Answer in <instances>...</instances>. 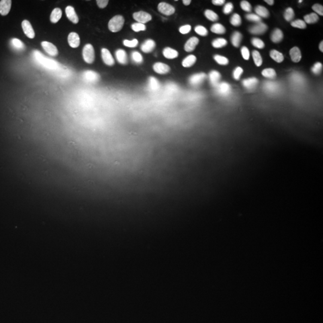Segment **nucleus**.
Instances as JSON below:
<instances>
[{"label":"nucleus","instance_id":"nucleus-12","mask_svg":"<svg viewBox=\"0 0 323 323\" xmlns=\"http://www.w3.org/2000/svg\"><path fill=\"white\" fill-rule=\"evenodd\" d=\"M22 27L26 37L31 39L35 37V32L30 22L28 20H23V22H22Z\"/></svg>","mask_w":323,"mask_h":323},{"label":"nucleus","instance_id":"nucleus-57","mask_svg":"<svg viewBox=\"0 0 323 323\" xmlns=\"http://www.w3.org/2000/svg\"><path fill=\"white\" fill-rule=\"evenodd\" d=\"M212 3L213 4L216 6H222L225 3L224 0H213L212 1Z\"/></svg>","mask_w":323,"mask_h":323},{"label":"nucleus","instance_id":"nucleus-51","mask_svg":"<svg viewBox=\"0 0 323 323\" xmlns=\"http://www.w3.org/2000/svg\"><path fill=\"white\" fill-rule=\"evenodd\" d=\"M242 73H243V69L240 67H236V68L234 69L233 73V78L236 80H239Z\"/></svg>","mask_w":323,"mask_h":323},{"label":"nucleus","instance_id":"nucleus-30","mask_svg":"<svg viewBox=\"0 0 323 323\" xmlns=\"http://www.w3.org/2000/svg\"><path fill=\"white\" fill-rule=\"evenodd\" d=\"M255 12L256 14L259 16L260 18H266L269 16V12L267 8L265 7L261 6H258L255 8Z\"/></svg>","mask_w":323,"mask_h":323},{"label":"nucleus","instance_id":"nucleus-40","mask_svg":"<svg viewBox=\"0 0 323 323\" xmlns=\"http://www.w3.org/2000/svg\"><path fill=\"white\" fill-rule=\"evenodd\" d=\"M284 19H286V20L288 22L292 21L293 19H294V10L292 8L288 7L286 9L284 14Z\"/></svg>","mask_w":323,"mask_h":323},{"label":"nucleus","instance_id":"nucleus-58","mask_svg":"<svg viewBox=\"0 0 323 323\" xmlns=\"http://www.w3.org/2000/svg\"><path fill=\"white\" fill-rule=\"evenodd\" d=\"M267 4H268L270 6H272L274 4V1L273 0H265V1Z\"/></svg>","mask_w":323,"mask_h":323},{"label":"nucleus","instance_id":"nucleus-43","mask_svg":"<svg viewBox=\"0 0 323 323\" xmlns=\"http://www.w3.org/2000/svg\"><path fill=\"white\" fill-rule=\"evenodd\" d=\"M194 31L198 35L200 36H202V37L206 36L208 35V30H206V28H205L204 26H201V25L196 26L194 28Z\"/></svg>","mask_w":323,"mask_h":323},{"label":"nucleus","instance_id":"nucleus-6","mask_svg":"<svg viewBox=\"0 0 323 323\" xmlns=\"http://www.w3.org/2000/svg\"><path fill=\"white\" fill-rule=\"evenodd\" d=\"M206 75L204 73H197L191 75L189 79V82L193 86H199L205 80Z\"/></svg>","mask_w":323,"mask_h":323},{"label":"nucleus","instance_id":"nucleus-41","mask_svg":"<svg viewBox=\"0 0 323 323\" xmlns=\"http://www.w3.org/2000/svg\"><path fill=\"white\" fill-rule=\"evenodd\" d=\"M230 24L235 26H238L241 24V16L235 13L231 17L230 20Z\"/></svg>","mask_w":323,"mask_h":323},{"label":"nucleus","instance_id":"nucleus-18","mask_svg":"<svg viewBox=\"0 0 323 323\" xmlns=\"http://www.w3.org/2000/svg\"><path fill=\"white\" fill-rule=\"evenodd\" d=\"M12 6L11 0H2L0 1V14L6 16L10 12Z\"/></svg>","mask_w":323,"mask_h":323},{"label":"nucleus","instance_id":"nucleus-48","mask_svg":"<svg viewBox=\"0 0 323 323\" xmlns=\"http://www.w3.org/2000/svg\"><path fill=\"white\" fill-rule=\"evenodd\" d=\"M245 18H246V19H247V20H249V21L255 22H256L257 24V23H260V22H261V18H260L259 16H257V14H253V13H249V14H246Z\"/></svg>","mask_w":323,"mask_h":323},{"label":"nucleus","instance_id":"nucleus-23","mask_svg":"<svg viewBox=\"0 0 323 323\" xmlns=\"http://www.w3.org/2000/svg\"><path fill=\"white\" fill-rule=\"evenodd\" d=\"M221 74L219 72L216 70H212L209 74V80L212 86L216 87L219 83L221 79Z\"/></svg>","mask_w":323,"mask_h":323},{"label":"nucleus","instance_id":"nucleus-27","mask_svg":"<svg viewBox=\"0 0 323 323\" xmlns=\"http://www.w3.org/2000/svg\"><path fill=\"white\" fill-rule=\"evenodd\" d=\"M283 33L281 30L278 28H276L275 30H273L272 34H271V40L272 41L275 43H280V41L283 39Z\"/></svg>","mask_w":323,"mask_h":323},{"label":"nucleus","instance_id":"nucleus-39","mask_svg":"<svg viewBox=\"0 0 323 323\" xmlns=\"http://www.w3.org/2000/svg\"><path fill=\"white\" fill-rule=\"evenodd\" d=\"M205 16L207 19L212 22H216L218 19L217 14L211 10H205Z\"/></svg>","mask_w":323,"mask_h":323},{"label":"nucleus","instance_id":"nucleus-13","mask_svg":"<svg viewBox=\"0 0 323 323\" xmlns=\"http://www.w3.org/2000/svg\"><path fill=\"white\" fill-rule=\"evenodd\" d=\"M153 68L159 74H166L170 71V67L168 65L162 62L155 63L153 66Z\"/></svg>","mask_w":323,"mask_h":323},{"label":"nucleus","instance_id":"nucleus-1","mask_svg":"<svg viewBox=\"0 0 323 323\" xmlns=\"http://www.w3.org/2000/svg\"><path fill=\"white\" fill-rule=\"evenodd\" d=\"M32 56L36 62H37V63L40 64L44 68L53 71L59 70L60 69L61 64L52 59L44 56L43 54L38 50H35L33 52Z\"/></svg>","mask_w":323,"mask_h":323},{"label":"nucleus","instance_id":"nucleus-53","mask_svg":"<svg viewBox=\"0 0 323 323\" xmlns=\"http://www.w3.org/2000/svg\"><path fill=\"white\" fill-rule=\"evenodd\" d=\"M312 10L315 12L316 14H318L319 15L323 16V7L322 5H320L319 4H315L312 6Z\"/></svg>","mask_w":323,"mask_h":323},{"label":"nucleus","instance_id":"nucleus-38","mask_svg":"<svg viewBox=\"0 0 323 323\" xmlns=\"http://www.w3.org/2000/svg\"><path fill=\"white\" fill-rule=\"evenodd\" d=\"M252 56L254 60L255 64L257 67H260L262 65V57H261L260 53L257 50H253L252 52Z\"/></svg>","mask_w":323,"mask_h":323},{"label":"nucleus","instance_id":"nucleus-28","mask_svg":"<svg viewBox=\"0 0 323 323\" xmlns=\"http://www.w3.org/2000/svg\"><path fill=\"white\" fill-rule=\"evenodd\" d=\"M242 39V35L241 32L235 31L233 33L231 37V42L234 47H238L241 44Z\"/></svg>","mask_w":323,"mask_h":323},{"label":"nucleus","instance_id":"nucleus-49","mask_svg":"<svg viewBox=\"0 0 323 323\" xmlns=\"http://www.w3.org/2000/svg\"><path fill=\"white\" fill-rule=\"evenodd\" d=\"M124 46L128 47H137L138 44V41L137 39H133L132 40H124L123 42Z\"/></svg>","mask_w":323,"mask_h":323},{"label":"nucleus","instance_id":"nucleus-52","mask_svg":"<svg viewBox=\"0 0 323 323\" xmlns=\"http://www.w3.org/2000/svg\"><path fill=\"white\" fill-rule=\"evenodd\" d=\"M233 10V5L231 3H227L223 8V13L225 14H229Z\"/></svg>","mask_w":323,"mask_h":323},{"label":"nucleus","instance_id":"nucleus-25","mask_svg":"<svg viewBox=\"0 0 323 323\" xmlns=\"http://www.w3.org/2000/svg\"><path fill=\"white\" fill-rule=\"evenodd\" d=\"M62 10L59 8H55L52 12L50 14V22L53 24L57 23L62 17Z\"/></svg>","mask_w":323,"mask_h":323},{"label":"nucleus","instance_id":"nucleus-14","mask_svg":"<svg viewBox=\"0 0 323 323\" xmlns=\"http://www.w3.org/2000/svg\"><path fill=\"white\" fill-rule=\"evenodd\" d=\"M69 45L73 48H77L80 46V38L78 34L74 32H70L68 37Z\"/></svg>","mask_w":323,"mask_h":323},{"label":"nucleus","instance_id":"nucleus-5","mask_svg":"<svg viewBox=\"0 0 323 323\" xmlns=\"http://www.w3.org/2000/svg\"><path fill=\"white\" fill-rule=\"evenodd\" d=\"M82 77L84 81L90 83H96L100 80L99 74L92 70H87L83 73Z\"/></svg>","mask_w":323,"mask_h":323},{"label":"nucleus","instance_id":"nucleus-32","mask_svg":"<svg viewBox=\"0 0 323 323\" xmlns=\"http://www.w3.org/2000/svg\"><path fill=\"white\" fill-rule=\"evenodd\" d=\"M304 22L308 24H315L319 20V17L315 13H311L304 16Z\"/></svg>","mask_w":323,"mask_h":323},{"label":"nucleus","instance_id":"nucleus-55","mask_svg":"<svg viewBox=\"0 0 323 323\" xmlns=\"http://www.w3.org/2000/svg\"><path fill=\"white\" fill-rule=\"evenodd\" d=\"M192 27L189 25H183L179 28V31L182 34H186L191 31Z\"/></svg>","mask_w":323,"mask_h":323},{"label":"nucleus","instance_id":"nucleus-3","mask_svg":"<svg viewBox=\"0 0 323 323\" xmlns=\"http://www.w3.org/2000/svg\"><path fill=\"white\" fill-rule=\"evenodd\" d=\"M83 57L85 62L91 64L95 61V50L93 46L90 44H86L83 49Z\"/></svg>","mask_w":323,"mask_h":323},{"label":"nucleus","instance_id":"nucleus-8","mask_svg":"<svg viewBox=\"0 0 323 323\" xmlns=\"http://www.w3.org/2000/svg\"><path fill=\"white\" fill-rule=\"evenodd\" d=\"M157 8H158V10L159 11V12L165 15H167V16L172 15L175 12V9L174 7L170 5L168 3H165V2L160 3L158 4Z\"/></svg>","mask_w":323,"mask_h":323},{"label":"nucleus","instance_id":"nucleus-17","mask_svg":"<svg viewBox=\"0 0 323 323\" xmlns=\"http://www.w3.org/2000/svg\"><path fill=\"white\" fill-rule=\"evenodd\" d=\"M199 43V39L196 37L189 38L184 45V50L187 52H191L195 49L196 47Z\"/></svg>","mask_w":323,"mask_h":323},{"label":"nucleus","instance_id":"nucleus-42","mask_svg":"<svg viewBox=\"0 0 323 323\" xmlns=\"http://www.w3.org/2000/svg\"><path fill=\"white\" fill-rule=\"evenodd\" d=\"M214 59L217 63L221 65H227L229 63L228 59L224 56L216 55L214 56Z\"/></svg>","mask_w":323,"mask_h":323},{"label":"nucleus","instance_id":"nucleus-4","mask_svg":"<svg viewBox=\"0 0 323 323\" xmlns=\"http://www.w3.org/2000/svg\"><path fill=\"white\" fill-rule=\"evenodd\" d=\"M215 88L216 93L223 97L229 96L232 92L231 86L226 82L219 83Z\"/></svg>","mask_w":323,"mask_h":323},{"label":"nucleus","instance_id":"nucleus-59","mask_svg":"<svg viewBox=\"0 0 323 323\" xmlns=\"http://www.w3.org/2000/svg\"><path fill=\"white\" fill-rule=\"evenodd\" d=\"M183 3L184 5L186 6H189L190 3H191V1L190 0H183Z\"/></svg>","mask_w":323,"mask_h":323},{"label":"nucleus","instance_id":"nucleus-10","mask_svg":"<svg viewBox=\"0 0 323 323\" xmlns=\"http://www.w3.org/2000/svg\"><path fill=\"white\" fill-rule=\"evenodd\" d=\"M267 26L264 23L260 22L257 23V24L251 26L249 29V31L251 34L254 35H261L266 32L267 31Z\"/></svg>","mask_w":323,"mask_h":323},{"label":"nucleus","instance_id":"nucleus-7","mask_svg":"<svg viewBox=\"0 0 323 323\" xmlns=\"http://www.w3.org/2000/svg\"><path fill=\"white\" fill-rule=\"evenodd\" d=\"M133 18L138 23H141L143 24L149 22L152 19V17L149 13L143 11L134 13L133 14Z\"/></svg>","mask_w":323,"mask_h":323},{"label":"nucleus","instance_id":"nucleus-24","mask_svg":"<svg viewBox=\"0 0 323 323\" xmlns=\"http://www.w3.org/2000/svg\"><path fill=\"white\" fill-rule=\"evenodd\" d=\"M290 55L293 62H298L302 59L300 50L298 47H294L290 50Z\"/></svg>","mask_w":323,"mask_h":323},{"label":"nucleus","instance_id":"nucleus-20","mask_svg":"<svg viewBox=\"0 0 323 323\" xmlns=\"http://www.w3.org/2000/svg\"><path fill=\"white\" fill-rule=\"evenodd\" d=\"M258 83L259 81L255 77L249 78L242 81V85L244 87H245L249 90H254L258 85Z\"/></svg>","mask_w":323,"mask_h":323},{"label":"nucleus","instance_id":"nucleus-31","mask_svg":"<svg viewBox=\"0 0 323 323\" xmlns=\"http://www.w3.org/2000/svg\"><path fill=\"white\" fill-rule=\"evenodd\" d=\"M270 56L271 58L278 63H281L284 61V55L278 50H272L270 52Z\"/></svg>","mask_w":323,"mask_h":323},{"label":"nucleus","instance_id":"nucleus-56","mask_svg":"<svg viewBox=\"0 0 323 323\" xmlns=\"http://www.w3.org/2000/svg\"><path fill=\"white\" fill-rule=\"evenodd\" d=\"M108 0H97L96 3L98 7L101 8H104L108 4Z\"/></svg>","mask_w":323,"mask_h":323},{"label":"nucleus","instance_id":"nucleus-2","mask_svg":"<svg viewBox=\"0 0 323 323\" xmlns=\"http://www.w3.org/2000/svg\"><path fill=\"white\" fill-rule=\"evenodd\" d=\"M124 24V18L121 15H117L110 19L108 22V29L112 32H118L120 31Z\"/></svg>","mask_w":323,"mask_h":323},{"label":"nucleus","instance_id":"nucleus-44","mask_svg":"<svg viewBox=\"0 0 323 323\" xmlns=\"http://www.w3.org/2000/svg\"><path fill=\"white\" fill-rule=\"evenodd\" d=\"M323 69V65L320 62L315 63L314 66L311 68V71L315 75L320 74Z\"/></svg>","mask_w":323,"mask_h":323},{"label":"nucleus","instance_id":"nucleus-26","mask_svg":"<svg viewBox=\"0 0 323 323\" xmlns=\"http://www.w3.org/2000/svg\"><path fill=\"white\" fill-rule=\"evenodd\" d=\"M163 55L168 59H173L178 56V52L171 47H166L163 50Z\"/></svg>","mask_w":323,"mask_h":323},{"label":"nucleus","instance_id":"nucleus-47","mask_svg":"<svg viewBox=\"0 0 323 323\" xmlns=\"http://www.w3.org/2000/svg\"><path fill=\"white\" fill-rule=\"evenodd\" d=\"M132 30L135 32H140V31H145L146 30L145 25L141 23H134L131 25Z\"/></svg>","mask_w":323,"mask_h":323},{"label":"nucleus","instance_id":"nucleus-46","mask_svg":"<svg viewBox=\"0 0 323 323\" xmlns=\"http://www.w3.org/2000/svg\"><path fill=\"white\" fill-rule=\"evenodd\" d=\"M251 43L252 44L258 49H262L265 47V43L264 42L258 38H253L251 40Z\"/></svg>","mask_w":323,"mask_h":323},{"label":"nucleus","instance_id":"nucleus-29","mask_svg":"<svg viewBox=\"0 0 323 323\" xmlns=\"http://www.w3.org/2000/svg\"><path fill=\"white\" fill-rule=\"evenodd\" d=\"M196 62V57L193 55H190L184 58L182 62V65L184 67L189 68L193 66Z\"/></svg>","mask_w":323,"mask_h":323},{"label":"nucleus","instance_id":"nucleus-22","mask_svg":"<svg viewBox=\"0 0 323 323\" xmlns=\"http://www.w3.org/2000/svg\"><path fill=\"white\" fill-rule=\"evenodd\" d=\"M115 56L118 62L122 65H126L128 63V56L126 52L123 49H118L115 52Z\"/></svg>","mask_w":323,"mask_h":323},{"label":"nucleus","instance_id":"nucleus-37","mask_svg":"<svg viewBox=\"0 0 323 323\" xmlns=\"http://www.w3.org/2000/svg\"><path fill=\"white\" fill-rule=\"evenodd\" d=\"M227 44V41L226 39L223 38H218L214 40L212 42V45L214 48H222L226 46Z\"/></svg>","mask_w":323,"mask_h":323},{"label":"nucleus","instance_id":"nucleus-21","mask_svg":"<svg viewBox=\"0 0 323 323\" xmlns=\"http://www.w3.org/2000/svg\"><path fill=\"white\" fill-rule=\"evenodd\" d=\"M161 87L159 80L154 77H150L147 82V88L150 91H157Z\"/></svg>","mask_w":323,"mask_h":323},{"label":"nucleus","instance_id":"nucleus-34","mask_svg":"<svg viewBox=\"0 0 323 323\" xmlns=\"http://www.w3.org/2000/svg\"><path fill=\"white\" fill-rule=\"evenodd\" d=\"M11 44L13 47L17 50H23L25 49V44L18 38H13L11 40Z\"/></svg>","mask_w":323,"mask_h":323},{"label":"nucleus","instance_id":"nucleus-11","mask_svg":"<svg viewBox=\"0 0 323 323\" xmlns=\"http://www.w3.org/2000/svg\"><path fill=\"white\" fill-rule=\"evenodd\" d=\"M101 57L103 62L108 66H112L114 65L115 61L112 56V53L108 49L103 48L101 50Z\"/></svg>","mask_w":323,"mask_h":323},{"label":"nucleus","instance_id":"nucleus-33","mask_svg":"<svg viewBox=\"0 0 323 323\" xmlns=\"http://www.w3.org/2000/svg\"><path fill=\"white\" fill-rule=\"evenodd\" d=\"M211 31L215 34H223L226 32V28H224L223 25L218 23H216L212 25Z\"/></svg>","mask_w":323,"mask_h":323},{"label":"nucleus","instance_id":"nucleus-54","mask_svg":"<svg viewBox=\"0 0 323 323\" xmlns=\"http://www.w3.org/2000/svg\"><path fill=\"white\" fill-rule=\"evenodd\" d=\"M241 54H242L243 58L245 60H249V56H250V53H249V49L247 47L244 46L241 48Z\"/></svg>","mask_w":323,"mask_h":323},{"label":"nucleus","instance_id":"nucleus-36","mask_svg":"<svg viewBox=\"0 0 323 323\" xmlns=\"http://www.w3.org/2000/svg\"><path fill=\"white\" fill-rule=\"evenodd\" d=\"M131 59L136 64H141L143 62V57L141 54L137 52L134 51L131 53Z\"/></svg>","mask_w":323,"mask_h":323},{"label":"nucleus","instance_id":"nucleus-60","mask_svg":"<svg viewBox=\"0 0 323 323\" xmlns=\"http://www.w3.org/2000/svg\"><path fill=\"white\" fill-rule=\"evenodd\" d=\"M319 48H320V50L323 52V41H321V43L320 44V46H319Z\"/></svg>","mask_w":323,"mask_h":323},{"label":"nucleus","instance_id":"nucleus-9","mask_svg":"<svg viewBox=\"0 0 323 323\" xmlns=\"http://www.w3.org/2000/svg\"><path fill=\"white\" fill-rule=\"evenodd\" d=\"M41 46L44 51L50 56H56L58 55V50L53 44L44 41L41 42Z\"/></svg>","mask_w":323,"mask_h":323},{"label":"nucleus","instance_id":"nucleus-45","mask_svg":"<svg viewBox=\"0 0 323 323\" xmlns=\"http://www.w3.org/2000/svg\"><path fill=\"white\" fill-rule=\"evenodd\" d=\"M291 25L293 27L297 28L299 29H304L306 28V23L304 20H300V19H298V20L293 21L291 23Z\"/></svg>","mask_w":323,"mask_h":323},{"label":"nucleus","instance_id":"nucleus-35","mask_svg":"<svg viewBox=\"0 0 323 323\" xmlns=\"http://www.w3.org/2000/svg\"><path fill=\"white\" fill-rule=\"evenodd\" d=\"M261 74L263 77L269 79H274L276 76V71H275V69L272 68H266L263 69L261 72Z\"/></svg>","mask_w":323,"mask_h":323},{"label":"nucleus","instance_id":"nucleus-15","mask_svg":"<svg viewBox=\"0 0 323 323\" xmlns=\"http://www.w3.org/2000/svg\"><path fill=\"white\" fill-rule=\"evenodd\" d=\"M65 13L67 18L73 24H77L79 22V17L75 11L74 8L72 6H67L65 8Z\"/></svg>","mask_w":323,"mask_h":323},{"label":"nucleus","instance_id":"nucleus-19","mask_svg":"<svg viewBox=\"0 0 323 323\" xmlns=\"http://www.w3.org/2000/svg\"><path fill=\"white\" fill-rule=\"evenodd\" d=\"M156 43L154 40L149 39L145 40L141 46V49L143 52L149 53L151 52L155 48Z\"/></svg>","mask_w":323,"mask_h":323},{"label":"nucleus","instance_id":"nucleus-61","mask_svg":"<svg viewBox=\"0 0 323 323\" xmlns=\"http://www.w3.org/2000/svg\"><path fill=\"white\" fill-rule=\"evenodd\" d=\"M302 1H303L302 0H300V1H298V3H302Z\"/></svg>","mask_w":323,"mask_h":323},{"label":"nucleus","instance_id":"nucleus-50","mask_svg":"<svg viewBox=\"0 0 323 323\" xmlns=\"http://www.w3.org/2000/svg\"><path fill=\"white\" fill-rule=\"evenodd\" d=\"M241 7L243 10L247 12H251L252 10V7L248 1H242L241 3Z\"/></svg>","mask_w":323,"mask_h":323},{"label":"nucleus","instance_id":"nucleus-16","mask_svg":"<svg viewBox=\"0 0 323 323\" xmlns=\"http://www.w3.org/2000/svg\"><path fill=\"white\" fill-rule=\"evenodd\" d=\"M280 89L279 85L274 81H265L264 83V89L265 91H266L267 93H276Z\"/></svg>","mask_w":323,"mask_h":323}]
</instances>
